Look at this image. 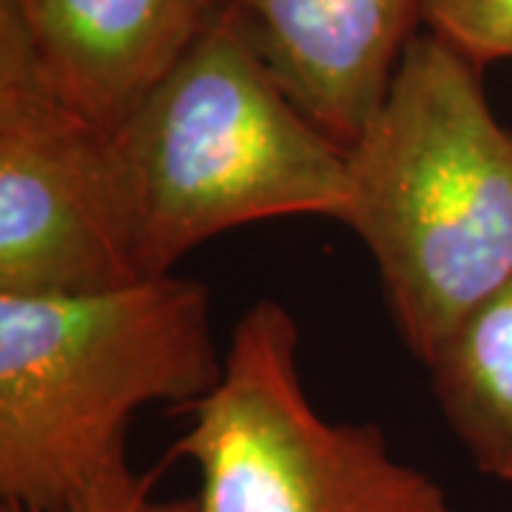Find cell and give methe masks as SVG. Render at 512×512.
Masks as SVG:
<instances>
[{
    "label": "cell",
    "instance_id": "obj_6",
    "mask_svg": "<svg viewBox=\"0 0 512 512\" xmlns=\"http://www.w3.org/2000/svg\"><path fill=\"white\" fill-rule=\"evenodd\" d=\"M279 89L348 151L384 106L421 0H231Z\"/></svg>",
    "mask_w": 512,
    "mask_h": 512
},
{
    "label": "cell",
    "instance_id": "obj_9",
    "mask_svg": "<svg viewBox=\"0 0 512 512\" xmlns=\"http://www.w3.org/2000/svg\"><path fill=\"white\" fill-rule=\"evenodd\" d=\"M421 23L481 69L512 60V0H421Z\"/></svg>",
    "mask_w": 512,
    "mask_h": 512
},
{
    "label": "cell",
    "instance_id": "obj_8",
    "mask_svg": "<svg viewBox=\"0 0 512 512\" xmlns=\"http://www.w3.org/2000/svg\"><path fill=\"white\" fill-rule=\"evenodd\" d=\"M427 370L473 467L512 484V276L458 322Z\"/></svg>",
    "mask_w": 512,
    "mask_h": 512
},
{
    "label": "cell",
    "instance_id": "obj_4",
    "mask_svg": "<svg viewBox=\"0 0 512 512\" xmlns=\"http://www.w3.org/2000/svg\"><path fill=\"white\" fill-rule=\"evenodd\" d=\"M296 353L299 325L274 296L234 322L220 384L185 407L191 424L168 450L197 467V512H458L390 453L382 424L325 419Z\"/></svg>",
    "mask_w": 512,
    "mask_h": 512
},
{
    "label": "cell",
    "instance_id": "obj_2",
    "mask_svg": "<svg viewBox=\"0 0 512 512\" xmlns=\"http://www.w3.org/2000/svg\"><path fill=\"white\" fill-rule=\"evenodd\" d=\"M222 370L211 296L197 279L0 293V501L63 510L128 458L140 407L200 402Z\"/></svg>",
    "mask_w": 512,
    "mask_h": 512
},
{
    "label": "cell",
    "instance_id": "obj_10",
    "mask_svg": "<svg viewBox=\"0 0 512 512\" xmlns=\"http://www.w3.org/2000/svg\"><path fill=\"white\" fill-rule=\"evenodd\" d=\"M157 476L160 470L137 473L128 458L117 461L103 476L72 498L57 512H197L194 498H160L157 495ZM0 512H32L0 504Z\"/></svg>",
    "mask_w": 512,
    "mask_h": 512
},
{
    "label": "cell",
    "instance_id": "obj_5",
    "mask_svg": "<svg viewBox=\"0 0 512 512\" xmlns=\"http://www.w3.org/2000/svg\"><path fill=\"white\" fill-rule=\"evenodd\" d=\"M140 282L114 134L46 72L15 0H0V293Z\"/></svg>",
    "mask_w": 512,
    "mask_h": 512
},
{
    "label": "cell",
    "instance_id": "obj_7",
    "mask_svg": "<svg viewBox=\"0 0 512 512\" xmlns=\"http://www.w3.org/2000/svg\"><path fill=\"white\" fill-rule=\"evenodd\" d=\"M15 3L57 89L109 131L231 6V0Z\"/></svg>",
    "mask_w": 512,
    "mask_h": 512
},
{
    "label": "cell",
    "instance_id": "obj_3",
    "mask_svg": "<svg viewBox=\"0 0 512 512\" xmlns=\"http://www.w3.org/2000/svg\"><path fill=\"white\" fill-rule=\"evenodd\" d=\"M111 134L140 279L251 222L348 214V151L285 97L234 6Z\"/></svg>",
    "mask_w": 512,
    "mask_h": 512
},
{
    "label": "cell",
    "instance_id": "obj_1",
    "mask_svg": "<svg viewBox=\"0 0 512 512\" xmlns=\"http://www.w3.org/2000/svg\"><path fill=\"white\" fill-rule=\"evenodd\" d=\"M345 222L376 262L404 348L427 367L467 313L512 276V128L484 69L430 32L348 148Z\"/></svg>",
    "mask_w": 512,
    "mask_h": 512
}]
</instances>
